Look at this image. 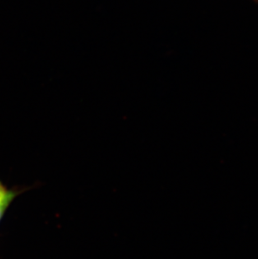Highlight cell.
Masks as SVG:
<instances>
[{"instance_id":"cell-1","label":"cell","mask_w":258,"mask_h":259,"mask_svg":"<svg viewBox=\"0 0 258 259\" xmlns=\"http://www.w3.org/2000/svg\"><path fill=\"white\" fill-rule=\"evenodd\" d=\"M16 193L15 191H10L0 182V220L7 210L10 203L15 199Z\"/></svg>"}]
</instances>
